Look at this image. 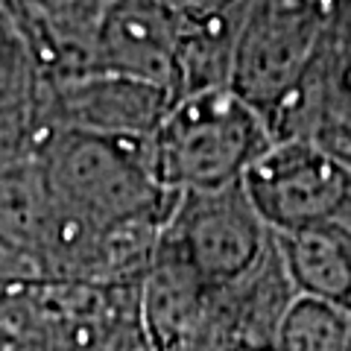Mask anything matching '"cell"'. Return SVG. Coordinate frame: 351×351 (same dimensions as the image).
Masks as SVG:
<instances>
[{
    "label": "cell",
    "mask_w": 351,
    "mask_h": 351,
    "mask_svg": "<svg viewBox=\"0 0 351 351\" xmlns=\"http://www.w3.org/2000/svg\"><path fill=\"white\" fill-rule=\"evenodd\" d=\"M269 144L263 117L234 88H205L173 100L149 138L156 179L176 196L243 182Z\"/></svg>",
    "instance_id": "1"
},
{
    "label": "cell",
    "mask_w": 351,
    "mask_h": 351,
    "mask_svg": "<svg viewBox=\"0 0 351 351\" xmlns=\"http://www.w3.org/2000/svg\"><path fill=\"white\" fill-rule=\"evenodd\" d=\"M272 243L276 234L255 211L243 182H237L223 191L182 193L156 252L184 267L208 293H219L249 278Z\"/></svg>",
    "instance_id": "2"
},
{
    "label": "cell",
    "mask_w": 351,
    "mask_h": 351,
    "mask_svg": "<svg viewBox=\"0 0 351 351\" xmlns=\"http://www.w3.org/2000/svg\"><path fill=\"white\" fill-rule=\"evenodd\" d=\"M339 0H243L232 88L269 120L302 82Z\"/></svg>",
    "instance_id": "3"
},
{
    "label": "cell",
    "mask_w": 351,
    "mask_h": 351,
    "mask_svg": "<svg viewBox=\"0 0 351 351\" xmlns=\"http://www.w3.org/2000/svg\"><path fill=\"white\" fill-rule=\"evenodd\" d=\"M243 188L272 234L322 223L351 228V167L311 141H272Z\"/></svg>",
    "instance_id": "4"
},
{
    "label": "cell",
    "mask_w": 351,
    "mask_h": 351,
    "mask_svg": "<svg viewBox=\"0 0 351 351\" xmlns=\"http://www.w3.org/2000/svg\"><path fill=\"white\" fill-rule=\"evenodd\" d=\"M272 141H311L351 167V0L334 21L302 82L269 120Z\"/></svg>",
    "instance_id": "5"
},
{
    "label": "cell",
    "mask_w": 351,
    "mask_h": 351,
    "mask_svg": "<svg viewBox=\"0 0 351 351\" xmlns=\"http://www.w3.org/2000/svg\"><path fill=\"white\" fill-rule=\"evenodd\" d=\"M182 18L164 0H114L94 44L91 71H106L179 94Z\"/></svg>",
    "instance_id": "6"
},
{
    "label": "cell",
    "mask_w": 351,
    "mask_h": 351,
    "mask_svg": "<svg viewBox=\"0 0 351 351\" xmlns=\"http://www.w3.org/2000/svg\"><path fill=\"white\" fill-rule=\"evenodd\" d=\"M64 129L120 138H152L170 108V94L129 76L85 71L59 91Z\"/></svg>",
    "instance_id": "7"
},
{
    "label": "cell",
    "mask_w": 351,
    "mask_h": 351,
    "mask_svg": "<svg viewBox=\"0 0 351 351\" xmlns=\"http://www.w3.org/2000/svg\"><path fill=\"white\" fill-rule=\"evenodd\" d=\"M281 267L295 295L351 313V228L339 223L276 234Z\"/></svg>",
    "instance_id": "8"
},
{
    "label": "cell",
    "mask_w": 351,
    "mask_h": 351,
    "mask_svg": "<svg viewBox=\"0 0 351 351\" xmlns=\"http://www.w3.org/2000/svg\"><path fill=\"white\" fill-rule=\"evenodd\" d=\"M276 351H351V313L293 295L278 322Z\"/></svg>",
    "instance_id": "9"
},
{
    "label": "cell",
    "mask_w": 351,
    "mask_h": 351,
    "mask_svg": "<svg viewBox=\"0 0 351 351\" xmlns=\"http://www.w3.org/2000/svg\"><path fill=\"white\" fill-rule=\"evenodd\" d=\"M0 351H29V348L24 346V339H18L9 328L0 325Z\"/></svg>",
    "instance_id": "10"
}]
</instances>
